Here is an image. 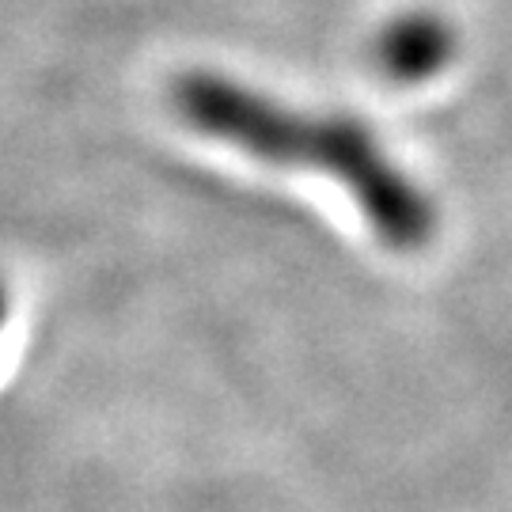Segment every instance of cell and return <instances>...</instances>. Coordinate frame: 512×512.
<instances>
[{"label":"cell","mask_w":512,"mask_h":512,"mask_svg":"<svg viewBox=\"0 0 512 512\" xmlns=\"http://www.w3.org/2000/svg\"><path fill=\"white\" fill-rule=\"evenodd\" d=\"M4 319H8V289L0 281V330H4Z\"/></svg>","instance_id":"obj_3"},{"label":"cell","mask_w":512,"mask_h":512,"mask_svg":"<svg viewBox=\"0 0 512 512\" xmlns=\"http://www.w3.org/2000/svg\"><path fill=\"white\" fill-rule=\"evenodd\" d=\"M171 110L209 145L243 160L334 183L387 251L414 255L437 236V202L365 118L296 107L217 69H190L171 84Z\"/></svg>","instance_id":"obj_1"},{"label":"cell","mask_w":512,"mask_h":512,"mask_svg":"<svg viewBox=\"0 0 512 512\" xmlns=\"http://www.w3.org/2000/svg\"><path fill=\"white\" fill-rule=\"evenodd\" d=\"M459 54V31L448 16L433 8H406L395 12L372 35V65L391 84H429L452 69Z\"/></svg>","instance_id":"obj_2"}]
</instances>
